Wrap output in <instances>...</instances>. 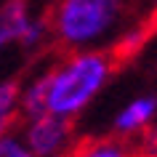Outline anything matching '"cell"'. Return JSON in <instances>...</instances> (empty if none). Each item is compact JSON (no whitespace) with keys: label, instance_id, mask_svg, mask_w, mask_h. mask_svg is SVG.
<instances>
[{"label":"cell","instance_id":"obj_4","mask_svg":"<svg viewBox=\"0 0 157 157\" xmlns=\"http://www.w3.org/2000/svg\"><path fill=\"white\" fill-rule=\"evenodd\" d=\"M19 136L24 139L27 149L35 157H69L75 147L72 120H64L51 112L24 117Z\"/></svg>","mask_w":157,"mask_h":157},{"label":"cell","instance_id":"obj_2","mask_svg":"<svg viewBox=\"0 0 157 157\" xmlns=\"http://www.w3.org/2000/svg\"><path fill=\"white\" fill-rule=\"evenodd\" d=\"M117 59L107 48L69 51L45 69V112L64 120L80 117L107 88Z\"/></svg>","mask_w":157,"mask_h":157},{"label":"cell","instance_id":"obj_1","mask_svg":"<svg viewBox=\"0 0 157 157\" xmlns=\"http://www.w3.org/2000/svg\"><path fill=\"white\" fill-rule=\"evenodd\" d=\"M136 0H56L48 16L51 37L67 51L112 48L139 19Z\"/></svg>","mask_w":157,"mask_h":157},{"label":"cell","instance_id":"obj_7","mask_svg":"<svg viewBox=\"0 0 157 157\" xmlns=\"http://www.w3.org/2000/svg\"><path fill=\"white\" fill-rule=\"evenodd\" d=\"M69 157H133L128 141L117 139H91L85 144H75Z\"/></svg>","mask_w":157,"mask_h":157},{"label":"cell","instance_id":"obj_5","mask_svg":"<svg viewBox=\"0 0 157 157\" xmlns=\"http://www.w3.org/2000/svg\"><path fill=\"white\" fill-rule=\"evenodd\" d=\"M157 117V99L152 93H141V96H133L128 104L117 109L115 115V133L120 139H136V136H144V133L152 131Z\"/></svg>","mask_w":157,"mask_h":157},{"label":"cell","instance_id":"obj_3","mask_svg":"<svg viewBox=\"0 0 157 157\" xmlns=\"http://www.w3.org/2000/svg\"><path fill=\"white\" fill-rule=\"evenodd\" d=\"M51 37L48 19L37 16L29 0H3L0 3V56L19 45L24 51H37Z\"/></svg>","mask_w":157,"mask_h":157},{"label":"cell","instance_id":"obj_8","mask_svg":"<svg viewBox=\"0 0 157 157\" xmlns=\"http://www.w3.org/2000/svg\"><path fill=\"white\" fill-rule=\"evenodd\" d=\"M21 120L19 109V80H0V136L13 131V125Z\"/></svg>","mask_w":157,"mask_h":157},{"label":"cell","instance_id":"obj_6","mask_svg":"<svg viewBox=\"0 0 157 157\" xmlns=\"http://www.w3.org/2000/svg\"><path fill=\"white\" fill-rule=\"evenodd\" d=\"M19 109L21 117L45 112V69L32 75L27 83H19Z\"/></svg>","mask_w":157,"mask_h":157},{"label":"cell","instance_id":"obj_9","mask_svg":"<svg viewBox=\"0 0 157 157\" xmlns=\"http://www.w3.org/2000/svg\"><path fill=\"white\" fill-rule=\"evenodd\" d=\"M0 157H35V155L27 149L19 131H8L0 136Z\"/></svg>","mask_w":157,"mask_h":157}]
</instances>
